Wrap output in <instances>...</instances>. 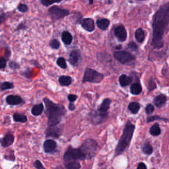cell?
I'll return each instance as SVG.
<instances>
[{"mask_svg": "<svg viewBox=\"0 0 169 169\" xmlns=\"http://www.w3.org/2000/svg\"><path fill=\"white\" fill-rule=\"evenodd\" d=\"M169 24V2L163 4L153 18V39L151 45L154 48L163 47V35Z\"/></svg>", "mask_w": 169, "mask_h": 169, "instance_id": "cell-1", "label": "cell"}, {"mask_svg": "<svg viewBox=\"0 0 169 169\" xmlns=\"http://www.w3.org/2000/svg\"><path fill=\"white\" fill-rule=\"evenodd\" d=\"M43 100L46 106L45 114L48 118V126H57L66 113L65 107L61 105L54 103L48 98H44Z\"/></svg>", "mask_w": 169, "mask_h": 169, "instance_id": "cell-2", "label": "cell"}, {"mask_svg": "<svg viewBox=\"0 0 169 169\" xmlns=\"http://www.w3.org/2000/svg\"><path fill=\"white\" fill-rule=\"evenodd\" d=\"M135 130V126L129 121L127 122L116 149V156L119 155L129 147Z\"/></svg>", "mask_w": 169, "mask_h": 169, "instance_id": "cell-3", "label": "cell"}, {"mask_svg": "<svg viewBox=\"0 0 169 169\" xmlns=\"http://www.w3.org/2000/svg\"><path fill=\"white\" fill-rule=\"evenodd\" d=\"M110 104L111 100L109 99H105L103 100L99 109L93 114V116H92L93 122L97 124V123L102 122L106 118Z\"/></svg>", "mask_w": 169, "mask_h": 169, "instance_id": "cell-4", "label": "cell"}, {"mask_svg": "<svg viewBox=\"0 0 169 169\" xmlns=\"http://www.w3.org/2000/svg\"><path fill=\"white\" fill-rule=\"evenodd\" d=\"M98 145L97 143L92 139H87L82 143L79 149L83 152L87 159H91L96 154Z\"/></svg>", "mask_w": 169, "mask_h": 169, "instance_id": "cell-5", "label": "cell"}, {"mask_svg": "<svg viewBox=\"0 0 169 169\" xmlns=\"http://www.w3.org/2000/svg\"><path fill=\"white\" fill-rule=\"evenodd\" d=\"M64 159L67 162L69 161H75L77 160L84 161L86 158L85 155L80 149H75V148L69 147L65 153Z\"/></svg>", "mask_w": 169, "mask_h": 169, "instance_id": "cell-6", "label": "cell"}, {"mask_svg": "<svg viewBox=\"0 0 169 169\" xmlns=\"http://www.w3.org/2000/svg\"><path fill=\"white\" fill-rule=\"evenodd\" d=\"M103 78V75L99 73L98 71H96L93 69L87 68L85 70L83 79V83L91 82V83H98L101 82Z\"/></svg>", "mask_w": 169, "mask_h": 169, "instance_id": "cell-7", "label": "cell"}, {"mask_svg": "<svg viewBox=\"0 0 169 169\" xmlns=\"http://www.w3.org/2000/svg\"><path fill=\"white\" fill-rule=\"evenodd\" d=\"M114 58L122 64H131L135 60V57L126 51H118L114 54Z\"/></svg>", "mask_w": 169, "mask_h": 169, "instance_id": "cell-8", "label": "cell"}, {"mask_svg": "<svg viewBox=\"0 0 169 169\" xmlns=\"http://www.w3.org/2000/svg\"><path fill=\"white\" fill-rule=\"evenodd\" d=\"M48 13L53 20L64 18L69 15V11L68 9H61L57 6H53L48 10Z\"/></svg>", "mask_w": 169, "mask_h": 169, "instance_id": "cell-9", "label": "cell"}, {"mask_svg": "<svg viewBox=\"0 0 169 169\" xmlns=\"http://www.w3.org/2000/svg\"><path fill=\"white\" fill-rule=\"evenodd\" d=\"M81 59V56L79 51L78 50H74L71 52L68 60L71 65H72L73 66H77L79 64Z\"/></svg>", "mask_w": 169, "mask_h": 169, "instance_id": "cell-10", "label": "cell"}, {"mask_svg": "<svg viewBox=\"0 0 169 169\" xmlns=\"http://www.w3.org/2000/svg\"><path fill=\"white\" fill-rule=\"evenodd\" d=\"M114 34L121 42H124L127 38V32L125 27L122 25L117 27L114 30Z\"/></svg>", "mask_w": 169, "mask_h": 169, "instance_id": "cell-11", "label": "cell"}, {"mask_svg": "<svg viewBox=\"0 0 169 169\" xmlns=\"http://www.w3.org/2000/svg\"><path fill=\"white\" fill-rule=\"evenodd\" d=\"M61 129L57 126L48 127L46 130V135L47 137H52L54 138H58L61 134Z\"/></svg>", "mask_w": 169, "mask_h": 169, "instance_id": "cell-12", "label": "cell"}, {"mask_svg": "<svg viewBox=\"0 0 169 169\" xmlns=\"http://www.w3.org/2000/svg\"><path fill=\"white\" fill-rule=\"evenodd\" d=\"M82 27L88 32H92L95 29V23L93 20L90 18L83 19L80 22Z\"/></svg>", "mask_w": 169, "mask_h": 169, "instance_id": "cell-13", "label": "cell"}, {"mask_svg": "<svg viewBox=\"0 0 169 169\" xmlns=\"http://www.w3.org/2000/svg\"><path fill=\"white\" fill-rule=\"evenodd\" d=\"M57 147V143L52 140H48L45 141L43 144L44 150L46 153H49L53 152Z\"/></svg>", "mask_w": 169, "mask_h": 169, "instance_id": "cell-14", "label": "cell"}, {"mask_svg": "<svg viewBox=\"0 0 169 169\" xmlns=\"http://www.w3.org/2000/svg\"><path fill=\"white\" fill-rule=\"evenodd\" d=\"M6 102L9 105H19L23 102V99L18 95H9L6 97Z\"/></svg>", "mask_w": 169, "mask_h": 169, "instance_id": "cell-15", "label": "cell"}, {"mask_svg": "<svg viewBox=\"0 0 169 169\" xmlns=\"http://www.w3.org/2000/svg\"><path fill=\"white\" fill-rule=\"evenodd\" d=\"M14 140H15L14 136L12 134L9 133V134H6L3 137V138L1 141V144L3 147H8L13 144L14 142Z\"/></svg>", "mask_w": 169, "mask_h": 169, "instance_id": "cell-16", "label": "cell"}, {"mask_svg": "<svg viewBox=\"0 0 169 169\" xmlns=\"http://www.w3.org/2000/svg\"><path fill=\"white\" fill-rule=\"evenodd\" d=\"M44 111V105L42 103H40L39 105H34L31 109V113L33 116H37L42 114Z\"/></svg>", "mask_w": 169, "mask_h": 169, "instance_id": "cell-17", "label": "cell"}, {"mask_svg": "<svg viewBox=\"0 0 169 169\" xmlns=\"http://www.w3.org/2000/svg\"><path fill=\"white\" fill-rule=\"evenodd\" d=\"M96 24L100 29L105 30L109 27L110 24V20L107 19H102L97 20Z\"/></svg>", "mask_w": 169, "mask_h": 169, "instance_id": "cell-18", "label": "cell"}, {"mask_svg": "<svg viewBox=\"0 0 169 169\" xmlns=\"http://www.w3.org/2000/svg\"><path fill=\"white\" fill-rule=\"evenodd\" d=\"M61 40H62L63 42L66 44L69 45L71 43L73 40V37L69 32L68 31H64L61 34Z\"/></svg>", "mask_w": 169, "mask_h": 169, "instance_id": "cell-19", "label": "cell"}, {"mask_svg": "<svg viewBox=\"0 0 169 169\" xmlns=\"http://www.w3.org/2000/svg\"><path fill=\"white\" fill-rule=\"evenodd\" d=\"M166 101H167L166 96L164 95H159L155 98L154 103L156 106L161 107L165 103Z\"/></svg>", "mask_w": 169, "mask_h": 169, "instance_id": "cell-20", "label": "cell"}, {"mask_svg": "<svg viewBox=\"0 0 169 169\" xmlns=\"http://www.w3.org/2000/svg\"><path fill=\"white\" fill-rule=\"evenodd\" d=\"M131 81H132L131 78L125 74L122 75L119 78V82L122 87H126L127 85H129L131 83Z\"/></svg>", "mask_w": 169, "mask_h": 169, "instance_id": "cell-21", "label": "cell"}, {"mask_svg": "<svg viewBox=\"0 0 169 169\" xmlns=\"http://www.w3.org/2000/svg\"><path fill=\"white\" fill-rule=\"evenodd\" d=\"M135 37L138 42L141 43L145 40V32L142 29H138L135 33Z\"/></svg>", "mask_w": 169, "mask_h": 169, "instance_id": "cell-22", "label": "cell"}, {"mask_svg": "<svg viewBox=\"0 0 169 169\" xmlns=\"http://www.w3.org/2000/svg\"><path fill=\"white\" fill-rule=\"evenodd\" d=\"M71 82H72V79L69 76L62 75L59 78V83L61 86H69Z\"/></svg>", "mask_w": 169, "mask_h": 169, "instance_id": "cell-23", "label": "cell"}, {"mask_svg": "<svg viewBox=\"0 0 169 169\" xmlns=\"http://www.w3.org/2000/svg\"><path fill=\"white\" fill-rule=\"evenodd\" d=\"M130 91L133 95H137L140 94L142 91L141 85L138 83H134L131 86Z\"/></svg>", "mask_w": 169, "mask_h": 169, "instance_id": "cell-24", "label": "cell"}, {"mask_svg": "<svg viewBox=\"0 0 169 169\" xmlns=\"http://www.w3.org/2000/svg\"><path fill=\"white\" fill-rule=\"evenodd\" d=\"M13 120L15 122H20V123H25L27 122V117L20 113H15L13 114Z\"/></svg>", "mask_w": 169, "mask_h": 169, "instance_id": "cell-25", "label": "cell"}, {"mask_svg": "<svg viewBox=\"0 0 169 169\" xmlns=\"http://www.w3.org/2000/svg\"><path fill=\"white\" fill-rule=\"evenodd\" d=\"M128 109L133 114H137L140 109V105L136 102H132L128 106Z\"/></svg>", "mask_w": 169, "mask_h": 169, "instance_id": "cell-26", "label": "cell"}, {"mask_svg": "<svg viewBox=\"0 0 169 169\" xmlns=\"http://www.w3.org/2000/svg\"><path fill=\"white\" fill-rule=\"evenodd\" d=\"M149 131H150V134L153 136H159L161 133V128L158 124H155L153 125L152 127H151Z\"/></svg>", "mask_w": 169, "mask_h": 169, "instance_id": "cell-27", "label": "cell"}, {"mask_svg": "<svg viewBox=\"0 0 169 169\" xmlns=\"http://www.w3.org/2000/svg\"><path fill=\"white\" fill-rule=\"evenodd\" d=\"M65 167L67 169H80L81 165L78 161H69L66 162Z\"/></svg>", "mask_w": 169, "mask_h": 169, "instance_id": "cell-28", "label": "cell"}, {"mask_svg": "<svg viewBox=\"0 0 169 169\" xmlns=\"http://www.w3.org/2000/svg\"><path fill=\"white\" fill-rule=\"evenodd\" d=\"M13 88V84L11 82H3L0 83V91H3Z\"/></svg>", "mask_w": 169, "mask_h": 169, "instance_id": "cell-29", "label": "cell"}, {"mask_svg": "<svg viewBox=\"0 0 169 169\" xmlns=\"http://www.w3.org/2000/svg\"><path fill=\"white\" fill-rule=\"evenodd\" d=\"M143 152L147 155H151L153 153V147L149 143H146L142 147Z\"/></svg>", "mask_w": 169, "mask_h": 169, "instance_id": "cell-30", "label": "cell"}, {"mask_svg": "<svg viewBox=\"0 0 169 169\" xmlns=\"http://www.w3.org/2000/svg\"><path fill=\"white\" fill-rule=\"evenodd\" d=\"M56 63H57V65L60 67L62 69H65L67 68V64H66V61L65 60L62 58L60 57L57 60V61H56Z\"/></svg>", "mask_w": 169, "mask_h": 169, "instance_id": "cell-31", "label": "cell"}, {"mask_svg": "<svg viewBox=\"0 0 169 169\" xmlns=\"http://www.w3.org/2000/svg\"><path fill=\"white\" fill-rule=\"evenodd\" d=\"M50 46L51 47H52L53 49H55V50H57L60 48V43L59 41L58 40L56 39H53L50 41Z\"/></svg>", "mask_w": 169, "mask_h": 169, "instance_id": "cell-32", "label": "cell"}, {"mask_svg": "<svg viewBox=\"0 0 169 169\" xmlns=\"http://www.w3.org/2000/svg\"><path fill=\"white\" fill-rule=\"evenodd\" d=\"M17 9L20 12H22V13H26L29 9L28 6L24 3H19Z\"/></svg>", "mask_w": 169, "mask_h": 169, "instance_id": "cell-33", "label": "cell"}, {"mask_svg": "<svg viewBox=\"0 0 169 169\" xmlns=\"http://www.w3.org/2000/svg\"><path fill=\"white\" fill-rule=\"evenodd\" d=\"M165 120V121H168L167 119H165V118H161L159 117L158 116H149L147 118V122H153V121H154V120Z\"/></svg>", "mask_w": 169, "mask_h": 169, "instance_id": "cell-34", "label": "cell"}, {"mask_svg": "<svg viewBox=\"0 0 169 169\" xmlns=\"http://www.w3.org/2000/svg\"><path fill=\"white\" fill-rule=\"evenodd\" d=\"M154 109H155L154 106H153L151 104H149L146 106L145 112L147 114H151L153 113V111H154Z\"/></svg>", "mask_w": 169, "mask_h": 169, "instance_id": "cell-35", "label": "cell"}, {"mask_svg": "<svg viewBox=\"0 0 169 169\" xmlns=\"http://www.w3.org/2000/svg\"><path fill=\"white\" fill-rule=\"evenodd\" d=\"M34 166L37 169H46L39 160L35 161V162H34Z\"/></svg>", "mask_w": 169, "mask_h": 169, "instance_id": "cell-36", "label": "cell"}, {"mask_svg": "<svg viewBox=\"0 0 169 169\" xmlns=\"http://www.w3.org/2000/svg\"><path fill=\"white\" fill-rule=\"evenodd\" d=\"M7 61L4 58L0 57V69H3L6 67Z\"/></svg>", "mask_w": 169, "mask_h": 169, "instance_id": "cell-37", "label": "cell"}, {"mask_svg": "<svg viewBox=\"0 0 169 169\" xmlns=\"http://www.w3.org/2000/svg\"><path fill=\"white\" fill-rule=\"evenodd\" d=\"M127 47H128V48L134 50V51H136L137 50V44L134 42H131L128 44V45H127Z\"/></svg>", "mask_w": 169, "mask_h": 169, "instance_id": "cell-38", "label": "cell"}, {"mask_svg": "<svg viewBox=\"0 0 169 169\" xmlns=\"http://www.w3.org/2000/svg\"><path fill=\"white\" fill-rule=\"evenodd\" d=\"M58 2H49V1H46V0H42V1H41V3L44 5V6L46 7H48L49 6H51L52 4L58 3Z\"/></svg>", "mask_w": 169, "mask_h": 169, "instance_id": "cell-39", "label": "cell"}, {"mask_svg": "<svg viewBox=\"0 0 169 169\" xmlns=\"http://www.w3.org/2000/svg\"><path fill=\"white\" fill-rule=\"evenodd\" d=\"M9 67L13 69H15L19 68V65L17 63L15 62V61H11V62L9 63Z\"/></svg>", "mask_w": 169, "mask_h": 169, "instance_id": "cell-40", "label": "cell"}, {"mask_svg": "<svg viewBox=\"0 0 169 169\" xmlns=\"http://www.w3.org/2000/svg\"><path fill=\"white\" fill-rule=\"evenodd\" d=\"M156 88V85L154 83V81L153 80H150L149 83V91H153L154 89Z\"/></svg>", "mask_w": 169, "mask_h": 169, "instance_id": "cell-41", "label": "cell"}, {"mask_svg": "<svg viewBox=\"0 0 169 169\" xmlns=\"http://www.w3.org/2000/svg\"><path fill=\"white\" fill-rule=\"evenodd\" d=\"M77 98H78V96H77L75 95H72V94L69 95L68 96V99L70 101V102H73L75 101L76 99H77Z\"/></svg>", "mask_w": 169, "mask_h": 169, "instance_id": "cell-42", "label": "cell"}, {"mask_svg": "<svg viewBox=\"0 0 169 169\" xmlns=\"http://www.w3.org/2000/svg\"><path fill=\"white\" fill-rule=\"evenodd\" d=\"M6 19V15L2 13L0 15V24H2Z\"/></svg>", "mask_w": 169, "mask_h": 169, "instance_id": "cell-43", "label": "cell"}, {"mask_svg": "<svg viewBox=\"0 0 169 169\" xmlns=\"http://www.w3.org/2000/svg\"><path fill=\"white\" fill-rule=\"evenodd\" d=\"M137 169H147V167L143 162H140L138 165Z\"/></svg>", "mask_w": 169, "mask_h": 169, "instance_id": "cell-44", "label": "cell"}, {"mask_svg": "<svg viewBox=\"0 0 169 169\" xmlns=\"http://www.w3.org/2000/svg\"><path fill=\"white\" fill-rule=\"evenodd\" d=\"M5 56H6L7 59H8L9 58V56H11V51H10L8 48H6V51H5Z\"/></svg>", "mask_w": 169, "mask_h": 169, "instance_id": "cell-45", "label": "cell"}, {"mask_svg": "<svg viewBox=\"0 0 169 169\" xmlns=\"http://www.w3.org/2000/svg\"><path fill=\"white\" fill-rule=\"evenodd\" d=\"M69 109L70 110H71V111L75 109V105L72 103V102H70V103H69Z\"/></svg>", "mask_w": 169, "mask_h": 169, "instance_id": "cell-46", "label": "cell"}]
</instances>
